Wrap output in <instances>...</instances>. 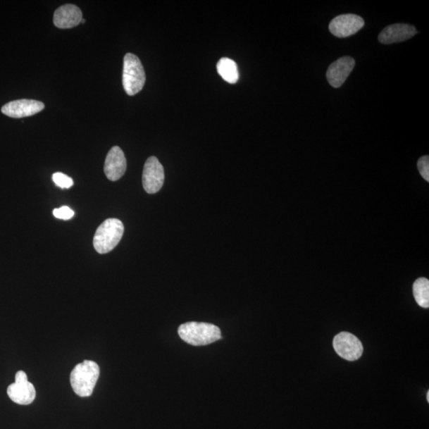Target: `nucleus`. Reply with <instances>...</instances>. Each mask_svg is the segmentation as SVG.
I'll list each match as a JSON object with an SVG mask.
<instances>
[{"instance_id": "1", "label": "nucleus", "mask_w": 429, "mask_h": 429, "mask_svg": "<svg viewBox=\"0 0 429 429\" xmlns=\"http://www.w3.org/2000/svg\"><path fill=\"white\" fill-rule=\"evenodd\" d=\"M178 334L186 343L194 346L209 345L222 338L220 329L208 323H185L179 327Z\"/></svg>"}, {"instance_id": "2", "label": "nucleus", "mask_w": 429, "mask_h": 429, "mask_svg": "<svg viewBox=\"0 0 429 429\" xmlns=\"http://www.w3.org/2000/svg\"><path fill=\"white\" fill-rule=\"evenodd\" d=\"M99 377L97 363L85 360L77 364L71 372L70 383L75 394L80 397H89L92 394Z\"/></svg>"}, {"instance_id": "3", "label": "nucleus", "mask_w": 429, "mask_h": 429, "mask_svg": "<svg viewBox=\"0 0 429 429\" xmlns=\"http://www.w3.org/2000/svg\"><path fill=\"white\" fill-rule=\"evenodd\" d=\"M124 233L123 223L118 219L104 221L97 230L93 245L99 254H107L119 244Z\"/></svg>"}, {"instance_id": "4", "label": "nucleus", "mask_w": 429, "mask_h": 429, "mask_svg": "<svg viewBox=\"0 0 429 429\" xmlns=\"http://www.w3.org/2000/svg\"><path fill=\"white\" fill-rule=\"evenodd\" d=\"M146 83V74L141 61L133 54H127L123 59V85L129 96L142 91Z\"/></svg>"}, {"instance_id": "5", "label": "nucleus", "mask_w": 429, "mask_h": 429, "mask_svg": "<svg viewBox=\"0 0 429 429\" xmlns=\"http://www.w3.org/2000/svg\"><path fill=\"white\" fill-rule=\"evenodd\" d=\"M333 347L338 356L347 361H356L362 356L363 347L356 335L343 332L335 335Z\"/></svg>"}, {"instance_id": "6", "label": "nucleus", "mask_w": 429, "mask_h": 429, "mask_svg": "<svg viewBox=\"0 0 429 429\" xmlns=\"http://www.w3.org/2000/svg\"><path fill=\"white\" fill-rule=\"evenodd\" d=\"M8 395L18 405L27 406L35 401L36 390L34 385L28 381L26 373L23 371L16 373L15 383L9 385Z\"/></svg>"}, {"instance_id": "7", "label": "nucleus", "mask_w": 429, "mask_h": 429, "mask_svg": "<svg viewBox=\"0 0 429 429\" xmlns=\"http://www.w3.org/2000/svg\"><path fill=\"white\" fill-rule=\"evenodd\" d=\"M165 173L163 165L156 157L149 158L142 173V185L149 194H154L163 188Z\"/></svg>"}, {"instance_id": "8", "label": "nucleus", "mask_w": 429, "mask_h": 429, "mask_svg": "<svg viewBox=\"0 0 429 429\" xmlns=\"http://www.w3.org/2000/svg\"><path fill=\"white\" fill-rule=\"evenodd\" d=\"M363 18L353 14L341 15L333 18L329 24V30L338 38H347L356 34L364 27Z\"/></svg>"}, {"instance_id": "9", "label": "nucleus", "mask_w": 429, "mask_h": 429, "mask_svg": "<svg viewBox=\"0 0 429 429\" xmlns=\"http://www.w3.org/2000/svg\"><path fill=\"white\" fill-rule=\"evenodd\" d=\"M45 108V104L35 99H18L6 104L1 109L2 113L15 119L38 114Z\"/></svg>"}, {"instance_id": "10", "label": "nucleus", "mask_w": 429, "mask_h": 429, "mask_svg": "<svg viewBox=\"0 0 429 429\" xmlns=\"http://www.w3.org/2000/svg\"><path fill=\"white\" fill-rule=\"evenodd\" d=\"M127 170L125 155L119 147H114L109 151L104 163L105 175L111 182L120 180Z\"/></svg>"}, {"instance_id": "11", "label": "nucleus", "mask_w": 429, "mask_h": 429, "mask_svg": "<svg viewBox=\"0 0 429 429\" xmlns=\"http://www.w3.org/2000/svg\"><path fill=\"white\" fill-rule=\"evenodd\" d=\"M356 61L351 57L341 58L331 64L327 71V79L333 88H340L350 75Z\"/></svg>"}, {"instance_id": "12", "label": "nucleus", "mask_w": 429, "mask_h": 429, "mask_svg": "<svg viewBox=\"0 0 429 429\" xmlns=\"http://www.w3.org/2000/svg\"><path fill=\"white\" fill-rule=\"evenodd\" d=\"M418 34V30L411 25L397 23L385 27L378 35V40L383 44L389 45L393 43L406 41Z\"/></svg>"}, {"instance_id": "13", "label": "nucleus", "mask_w": 429, "mask_h": 429, "mask_svg": "<svg viewBox=\"0 0 429 429\" xmlns=\"http://www.w3.org/2000/svg\"><path fill=\"white\" fill-rule=\"evenodd\" d=\"M82 11L76 5L66 4L56 10L54 23L60 29H70L78 26L83 20Z\"/></svg>"}, {"instance_id": "14", "label": "nucleus", "mask_w": 429, "mask_h": 429, "mask_svg": "<svg viewBox=\"0 0 429 429\" xmlns=\"http://www.w3.org/2000/svg\"><path fill=\"white\" fill-rule=\"evenodd\" d=\"M217 72L220 77L230 84L238 82L240 75L237 65L232 59L221 58L217 63Z\"/></svg>"}, {"instance_id": "15", "label": "nucleus", "mask_w": 429, "mask_h": 429, "mask_svg": "<svg viewBox=\"0 0 429 429\" xmlns=\"http://www.w3.org/2000/svg\"><path fill=\"white\" fill-rule=\"evenodd\" d=\"M414 295L416 303L424 309L429 307V281L425 278L416 280L413 285Z\"/></svg>"}, {"instance_id": "16", "label": "nucleus", "mask_w": 429, "mask_h": 429, "mask_svg": "<svg viewBox=\"0 0 429 429\" xmlns=\"http://www.w3.org/2000/svg\"><path fill=\"white\" fill-rule=\"evenodd\" d=\"M52 178L55 185L61 189H70L74 184L71 178L62 173H54Z\"/></svg>"}, {"instance_id": "17", "label": "nucleus", "mask_w": 429, "mask_h": 429, "mask_svg": "<svg viewBox=\"0 0 429 429\" xmlns=\"http://www.w3.org/2000/svg\"><path fill=\"white\" fill-rule=\"evenodd\" d=\"M53 213L56 218L64 220H70L74 216V211L67 206L56 209Z\"/></svg>"}, {"instance_id": "18", "label": "nucleus", "mask_w": 429, "mask_h": 429, "mask_svg": "<svg viewBox=\"0 0 429 429\" xmlns=\"http://www.w3.org/2000/svg\"><path fill=\"white\" fill-rule=\"evenodd\" d=\"M418 168L422 178L429 182V158L427 155L418 160Z\"/></svg>"}, {"instance_id": "19", "label": "nucleus", "mask_w": 429, "mask_h": 429, "mask_svg": "<svg viewBox=\"0 0 429 429\" xmlns=\"http://www.w3.org/2000/svg\"><path fill=\"white\" fill-rule=\"evenodd\" d=\"M427 401L429 402V392L427 393Z\"/></svg>"}, {"instance_id": "20", "label": "nucleus", "mask_w": 429, "mask_h": 429, "mask_svg": "<svg viewBox=\"0 0 429 429\" xmlns=\"http://www.w3.org/2000/svg\"><path fill=\"white\" fill-rule=\"evenodd\" d=\"M82 23H85V20H84V18H83V20H82Z\"/></svg>"}]
</instances>
